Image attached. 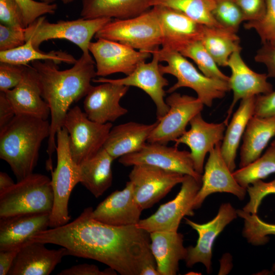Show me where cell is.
<instances>
[{
  "label": "cell",
  "mask_w": 275,
  "mask_h": 275,
  "mask_svg": "<svg viewBox=\"0 0 275 275\" xmlns=\"http://www.w3.org/2000/svg\"><path fill=\"white\" fill-rule=\"evenodd\" d=\"M273 173H275V146L272 145L257 159L233 172L237 182L246 189L254 182Z\"/></svg>",
  "instance_id": "cell-35"
},
{
  "label": "cell",
  "mask_w": 275,
  "mask_h": 275,
  "mask_svg": "<svg viewBox=\"0 0 275 275\" xmlns=\"http://www.w3.org/2000/svg\"><path fill=\"white\" fill-rule=\"evenodd\" d=\"M63 127L68 133L71 156L79 164L103 148L113 124L92 121L79 106H75L68 111Z\"/></svg>",
  "instance_id": "cell-9"
},
{
  "label": "cell",
  "mask_w": 275,
  "mask_h": 275,
  "mask_svg": "<svg viewBox=\"0 0 275 275\" xmlns=\"http://www.w3.org/2000/svg\"><path fill=\"white\" fill-rule=\"evenodd\" d=\"M21 248L0 250V275H7Z\"/></svg>",
  "instance_id": "cell-50"
},
{
  "label": "cell",
  "mask_w": 275,
  "mask_h": 275,
  "mask_svg": "<svg viewBox=\"0 0 275 275\" xmlns=\"http://www.w3.org/2000/svg\"><path fill=\"white\" fill-rule=\"evenodd\" d=\"M0 21L5 25L25 28L22 11L15 0H0Z\"/></svg>",
  "instance_id": "cell-44"
},
{
  "label": "cell",
  "mask_w": 275,
  "mask_h": 275,
  "mask_svg": "<svg viewBox=\"0 0 275 275\" xmlns=\"http://www.w3.org/2000/svg\"><path fill=\"white\" fill-rule=\"evenodd\" d=\"M158 53L160 62L167 63L159 65L162 74L172 75L177 79L167 93H172L181 88H189L195 91L197 98L204 105L211 107L214 100L224 98L231 90L228 81L205 76L180 53L160 48Z\"/></svg>",
  "instance_id": "cell-4"
},
{
  "label": "cell",
  "mask_w": 275,
  "mask_h": 275,
  "mask_svg": "<svg viewBox=\"0 0 275 275\" xmlns=\"http://www.w3.org/2000/svg\"><path fill=\"white\" fill-rule=\"evenodd\" d=\"M95 38L118 42L152 54L162 43L159 22L152 8L134 17L112 19L96 33Z\"/></svg>",
  "instance_id": "cell-7"
},
{
  "label": "cell",
  "mask_w": 275,
  "mask_h": 275,
  "mask_svg": "<svg viewBox=\"0 0 275 275\" xmlns=\"http://www.w3.org/2000/svg\"><path fill=\"white\" fill-rule=\"evenodd\" d=\"M57 163L51 171V184L54 201L50 214V228H56L69 223L68 203L71 192L75 185L80 182L79 164L73 160L70 151L69 135L63 127L57 132Z\"/></svg>",
  "instance_id": "cell-6"
},
{
  "label": "cell",
  "mask_w": 275,
  "mask_h": 275,
  "mask_svg": "<svg viewBox=\"0 0 275 275\" xmlns=\"http://www.w3.org/2000/svg\"><path fill=\"white\" fill-rule=\"evenodd\" d=\"M81 1L80 16L85 19H127L141 15L152 8V0Z\"/></svg>",
  "instance_id": "cell-29"
},
{
  "label": "cell",
  "mask_w": 275,
  "mask_h": 275,
  "mask_svg": "<svg viewBox=\"0 0 275 275\" xmlns=\"http://www.w3.org/2000/svg\"><path fill=\"white\" fill-rule=\"evenodd\" d=\"M237 217V209L230 203H225L219 206L216 215L207 223L199 224L184 218L185 224L198 234L196 245L187 248V255L185 260L186 266L192 267L196 264L201 263L209 273L212 270L213 243L225 228Z\"/></svg>",
  "instance_id": "cell-15"
},
{
  "label": "cell",
  "mask_w": 275,
  "mask_h": 275,
  "mask_svg": "<svg viewBox=\"0 0 275 275\" xmlns=\"http://www.w3.org/2000/svg\"><path fill=\"white\" fill-rule=\"evenodd\" d=\"M201 41L221 67H227L231 54L242 49L236 33L223 27L204 25Z\"/></svg>",
  "instance_id": "cell-32"
},
{
  "label": "cell",
  "mask_w": 275,
  "mask_h": 275,
  "mask_svg": "<svg viewBox=\"0 0 275 275\" xmlns=\"http://www.w3.org/2000/svg\"><path fill=\"white\" fill-rule=\"evenodd\" d=\"M142 211L135 200L133 184L129 181L123 189L115 190L100 203L93 210L92 216L109 225L127 226L136 225Z\"/></svg>",
  "instance_id": "cell-22"
},
{
  "label": "cell",
  "mask_w": 275,
  "mask_h": 275,
  "mask_svg": "<svg viewBox=\"0 0 275 275\" xmlns=\"http://www.w3.org/2000/svg\"><path fill=\"white\" fill-rule=\"evenodd\" d=\"M254 116H275V90L269 93L256 96Z\"/></svg>",
  "instance_id": "cell-48"
},
{
  "label": "cell",
  "mask_w": 275,
  "mask_h": 275,
  "mask_svg": "<svg viewBox=\"0 0 275 275\" xmlns=\"http://www.w3.org/2000/svg\"><path fill=\"white\" fill-rule=\"evenodd\" d=\"M189 124L190 129L175 140V146L182 144L189 148L194 169L202 175L206 155L222 143L227 125L224 121L219 123L207 122L201 113L195 116Z\"/></svg>",
  "instance_id": "cell-19"
},
{
  "label": "cell",
  "mask_w": 275,
  "mask_h": 275,
  "mask_svg": "<svg viewBox=\"0 0 275 275\" xmlns=\"http://www.w3.org/2000/svg\"><path fill=\"white\" fill-rule=\"evenodd\" d=\"M45 243L31 240L23 245L17 253L9 275H48L68 256L62 247L48 249Z\"/></svg>",
  "instance_id": "cell-23"
},
{
  "label": "cell",
  "mask_w": 275,
  "mask_h": 275,
  "mask_svg": "<svg viewBox=\"0 0 275 275\" xmlns=\"http://www.w3.org/2000/svg\"><path fill=\"white\" fill-rule=\"evenodd\" d=\"M240 9L244 22L255 21L264 15L266 0H233Z\"/></svg>",
  "instance_id": "cell-45"
},
{
  "label": "cell",
  "mask_w": 275,
  "mask_h": 275,
  "mask_svg": "<svg viewBox=\"0 0 275 275\" xmlns=\"http://www.w3.org/2000/svg\"><path fill=\"white\" fill-rule=\"evenodd\" d=\"M50 213L15 215L0 218V250L21 248L37 233L48 229Z\"/></svg>",
  "instance_id": "cell-25"
},
{
  "label": "cell",
  "mask_w": 275,
  "mask_h": 275,
  "mask_svg": "<svg viewBox=\"0 0 275 275\" xmlns=\"http://www.w3.org/2000/svg\"><path fill=\"white\" fill-rule=\"evenodd\" d=\"M89 50L94 59L96 76L103 77L116 73L128 75L141 63L152 56L120 42L102 38L91 42Z\"/></svg>",
  "instance_id": "cell-13"
},
{
  "label": "cell",
  "mask_w": 275,
  "mask_h": 275,
  "mask_svg": "<svg viewBox=\"0 0 275 275\" xmlns=\"http://www.w3.org/2000/svg\"><path fill=\"white\" fill-rule=\"evenodd\" d=\"M221 143L209 153L202 177V185L193 203V210L200 208L205 199L216 193L232 194L240 200L246 195V189L235 179L221 152Z\"/></svg>",
  "instance_id": "cell-18"
},
{
  "label": "cell",
  "mask_w": 275,
  "mask_h": 275,
  "mask_svg": "<svg viewBox=\"0 0 275 275\" xmlns=\"http://www.w3.org/2000/svg\"><path fill=\"white\" fill-rule=\"evenodd\" d=\"M15 1L22 11L25 28L45 14H53L58 8L57 5L54 3L47 4L34 0Z\"/></svg>",
  "instance_id": "cell-41"
},
{
  "label": "cell",
  "mask_w": 275,
  "mask_h": 275,
  "mask_svg": "<svg viewBox=\"0 0 275 275\" xmlns=\"http://www.w3.org/2000/svg\"><path fill=\"white\" fill-rule=\"evenodd\" d=\"M271 145L275 146V139L272 142Z\"/></svg>",
  "instance_id": "cell-54"
},
{
  "label": "cell",
  "mask_w": 275,
  "mask_h": 275,
  "mask_svg": "<svg viewBox=\"0 0 275 275\" xmlns=\"http://www.w3.org/2000/svg\"><path fill=\"white\" fill-rule=\"evenodd\" d=\"M213 15L221 26L236 33L244 22L240 9L233 0H215Z\"/></svg>",
  "instance_id": "cell-38"
},
{
  "label": "cell",
  "mask_w": 275,
  "mask_h": 275,
  "mask_svg": "<svg viewBox=\"0 0 275 275\" xmlns=\"http://www.w3.org/2000/svg\"><path fill=\"white\" fill-rule=\"evenodd\" d=\"M202 185V180L185 175L179 192L172 200L161 205L153 214L140 219L136 226L148 233L178 232L184 216H193L192 205Z\"/></svg>",
  "instance_id": "cell-10"
},
{
  "label": "cell",
  "mask_w": 275,
  "mask_h": 275,
  "mask_svg": "<svg viewBox=\"0 0 275 275\" xmlns=\"http://www.w3.org/2000/svg\"><path fill=\"white\" fill-rule=\"evenodd\" d=\"M15 115L5 93L0 91V130L6 126Z\"/></svg>",
  "instance_id": "cell-49"
},
{
  "label": "cell",
  "mask_w": 275,
  "mask_h": 275,
  "mask_svg": "<svg viewBox=\"0 0 275 275\" xmlns=\"http://www.w3.org/2000/svg\"><path fill=\"white\" fill-rule=\"evenodd\" d=\"M58 64L50 60L36 61L32 66L36 70L41 95L50 109V130L46 152L48 158L46 167L52 170V156L56 151L57 131L62 128L70 105L85 97L97 76L95 63L90 54L82 53L68 69L60 70Z\"/></svg>",
  "instance_id": "cell-2"
},
{
  "label": "cell",
  "mask_w": 275,
  "mask_h": 275,
  "mask_svg": "<svg viewBox=\"0 0 275 275\" xmlns=\"http://www.w3.org/2000/svg\"><path fill=\"white\" fill-rule=\"evenodd\" d=\"M244 28L255 31L261 44L275 42V0H266V10L263 17L257 21L245 22Z\"/></svg>",
  "instance_id": "cell-39"
},
{
  "label": "cell",
  "mask_w": 275,
  "mask_h": 275,
  "mask_svg": "<svg viewBox=\"0 0 275 275\" xmlns=\"http://www.w3.org/2000/svg\"><path fill=\"white\" fill-rule=\"evenodd\" d=\"M56 0H40L41 2L47 3V4H52L53 2ZM63 3L65 4H67L73 2L74 0H61Z\"/></svg>",
  "instance_id": "cell-52"
},
{
  "label": "cell",
  "mask_w": 275,
  "mask_h": 275,
  "mask_svg": "<svg viewBox=\"0 0 275 275\" xmlns=\"http://www.w3.org/2000/svg\"><path fill=\"white\" fill-rule=\"evenodd\" d=\"M132 167L129 181L133 184L135 200L142 210L152 207L184 178L185 175L154 166Z\"/></svg>",
  "instance_id": "cell-12"
},
{
  "label": "cell",
  "mask_w": 275,
  "mask_h": 275,
  "mask_svg": "<svg viewBox=\"0 0 275 275\" xmlns=\"http://www.w3.org/2000/svg\"><path fill=\"white\" fill-rule=\"evenodd\" d=\"M275 136V116L253 115L248 122L240 147L239 168L251 163L262 154Z\"/></svg>",
  "instance_id": "cell-28"
},
{
  "label": "cell",
  "mask_w": 275,
  "mask_h": 275,
  "mask_svg": "<svg viewBox=\"0 0 275 275\" xmlns=\"http://www.w3.org/2000/svg\"><path fill=\"white\" fill-rule=\"evenodd\" d=\"M254 60L265 66L268 77L275 78V42L262 43L254 56Z\"/></svg>",
  "instance_id": "cell-46"
},
{
  "label": "cell",
  "mask_w": 275,
  "mask_h": 275,
  "mask_svg": "<svg viewBox=\"0 0 275 275\" xmlns=\"http://www.w3.org/2000/svg\"><path fill=\"white\" fill-rule=\"evenodd\" d=\"M93 210L87 207L73 221L39 232L31 240L61 246L68 256L96 260L122 275H140L143 267L155 261L149 233L136 225L99 222L93 217Z\"/></svg>",
  "instance_id": "cell-1"
},
{
  "label": "cell",
  "mask_w": 275,
  "mask_h": 275,
  "mask_svg": "<svg viewBox=\"0 0 275 275\" xmlns=\"http://www.w3.org/2000/svg\"><path fill=\"white\" fill-rule=\"evenodd\" d=\"M14 184L8 174L3 172H0V193L8 189Z\"/></svg>",
  "instance_id": "cell-51"
},
{
  "label": "cell",
  "mask_w": 275,
  "mask_h": 275,
  "mask_svg": "<svg viewBox=\"0 0 275 275\" xmlns=\"http://www.w3.org/2000/svg\"><path fill=\"white\" fill-rule=\"evenodd\" d=\"M152 8L161 30V48L181 53L191 43L201 41L204 25L167 7L155 6Z\"/></svg>",
  "instance_id": "cell-17"
},
{
  "label": "cell",
  "mask_w": 275,
  "mask_h": 275,
  "mask_svg": "<svg viewBox=\"0 0 275 275\" xmlns=\"http://www.w3.org/2000/svg\"><path fill=\"white\" fill-rule=\"evenodd\" d=\"M157 123V120L150 124L131 121L113 126L103 148L114 159L136 152L147 143Z\"/></svg>",
  "instance_id": "cell-27"
},
{
  "label": "cell",
  "mask_w": 275,
  "mask_h": 275,
  "mask_svg": "<svg viewBox=\"0 0 275 275\" xmlns=\"http://www.w3.org/2000/svg\"><path fill=\"white\" fill-rule=\"evenodd\" d=\"M256 96L240 100V104L228 123L221 144L222 155L232 172L236 168L235 159L240 142L249 121L254 115Z\"/></svg>",
  "instance_id": "cell-30"
},
{
  "label": "cell",
  "mask_w": 275,
  "mask_h": 275,
  "mask_svg": "<svg viewBox=\"0 0 275 275\" xmlns=\"http://www.w3.org/2000/svg\"><path fill=\"white\" fill-rule=\"evenodd\" d=\"M25 66L0 63V91L6 92L17 86L21 80Z\"/></svg>",
  "instance_id": "cell-42"
},
{
  "label": "cell",
  "mask_w": 275,
  "mask_h": 275,
  "mask_svg": "<svg viewBox=\"0 0 275 275\" xmlns=\"http://www.w3.org/2000/svg\"><path fill=\"white\" fill-rule=\"evenodd\" d=\"M117 272L109 267L104 270H100L94 264L87 263L73 265L69 268L62 270L59 275H116Z\"/></svg>",
  "instance_id": "cell-47"
},
{
  "label": "cell",
  "mask_w": 275,
  "mask_h": 275,
  "mask_svg": "<svg viewBox=\"0 0 275 275\" xmlns=\"http://www.w3.org/2000/svg\"><path fill=\"white\" fill-rule=\"evenodd\" d=\"M240 52L241 51H237L233 53L228 63L227 67L231 72L228 82L233 97L224 120L227 125L233 108L239 100L267 94L273 90L272 85L267 80V74L252 70L243 60Z\"/></svg>",
  "instance_id": "cell-21"
},
{
  "label": "cell",
  "mask_w": 275,
  "mask_h": 275,
  "mask_svg": "<svg viewBox=\"0 0 275 275\" xmlns=\"http://www.w3.org/2000/svg\"><path fill=\"white\" fill-rule=\"evenodd\" d=\"M50 60L57 64L65 63L74 64L77 60L71 54L62 50L43 52L36 49L30 40L16 48L0 51V62L26 66L36 61Z\"/></svg>",
  "instance_id": "cell-33"
},
{
  "label": "cell",
  "mask_w": 275,
  "mask_h": 275,
  "mask_svg": "<svg viewBox=\"0 0 275 275\" xmlns=\"http://www.w3.org/2000/svg\"><path fill=\"white\" fill-rule=\"evenodd\" d=\"M150 249L159 275H175L179 262L186 259L187 249L183 244V235L178 232L150 233Z\"/></svg>",
  "instance_id": "cell-26"
},
{
  "label": "cell",
  "mask_w": 275,
  "mask_h": 275,
  "mask_svg": "<svg viewBox=\"0 0 275 275\" xmlns=\"http://www.w3.org/2000/svg\"><path fill=\"white\" fill-rule=\"evenodd\" d=\"M169 107L168 113L150 133L147 142L167 145L175 142L186 131L191 120L201 113L204 104L197 97L174 92L166 98Z\"/></svg>",
  "instance_id": "cell-11"
},
{
  "label": "cell",
  "mask_w": 275,
  "mask_h": 275,
  "mask_svg": "<svg viewBox=\"0 0 275 275\" xmlns=\"http://www.w3.org/2000/svg\"><path fill=\"white\" fill-rule=\"evenodd\" d=\"M119 162L125 167L139 164L154 166L202 180V175L194 169L190 152L180 150L176 146L147 143L139 151L120 157Z\"/></svg>",
  "instance_id": "cell-14"
},
{
  "label": "cell",
  "mask_w": 275,
  "mask_h": 275,
  "mask_svg": "<svg viewBox=\"0 0 275 275\" xmlns=\"http://www.w3.org/2000/svg\"><path fill=\"white\" fill-rule=\"evenodd\" d=\"M272 270L275 272V262L274 263V264H273L272 265Z\"/></svg>",
  "instance_id": "cell-53"
},
{
  "label": "cell",
  "mask_w": 275,
  "mask_h": 275,
  "mask_svg": "<svg viewBox=\"0 0 275 275\" xmlns=\"http://www.w3.org/2000/svg\"><path fill=\"white\" fill-rule=\"evenodd\" d=\"M158 50L152 53L153 58L150 62L141 63L131 73L123 78L110 79L99 77L94 78L93 82H109L142 90L154 103L157 120H159L168 113L169 107L164 99L166 91L164 90V87L169 85V81L160 70Z\"/></svg>",
  "instance_id": "cell-16"
},
{
  "label": "cell",
  "mask_w": 275,
  "mask_h": 275,
  "mask_svg": "<svg viewBox=\"0 0 275 275\" xmlns=\"http://www.w3.org/2000/svg\"><path fill=\"white\" fill-rule=\"evenodd\" d=\"M112 19L78 18L59 20L52 23L44 16L37 18L25 29L26 41L30 40L34 47L40 49L44 42L52 39H65L76 44L85 54H90L89 46L92 38Z\"/></svg>",
  "instance_id": "cell-8"
},
{
  "label": "cell",
  "mask_w": 275,
  "mask_h": 275,
  "mask_svg": "<svg viewBox=\"0 0 275 275\" xmlns=\"http://www.w3.org/2000/svg\"><path fill=\"white\" fill-rule=\"evenodd\" d=\"M180 53L185 58L191 59L205 76L229 81V76L219 69L218 65L201 41L191 43Z\"/></svg>",
  "instance_id": "cell-37"
},
{
  "label": "cell",
  "mask_w": 275,
  "mask_h": 275,
  "mask_svg": "<svg viewBox=\"0 0 275 275\" xmlns=\"http://www.w3.org/2000/svg\"><path fill=\"white\" fill-rule=\"evenodd\" d=\"M25 29L0 24V51L16 48L25 42Z\"/></svg>",
  "instance_id": "cell-43"
},
{
  "label": "cell",
  "mask_w": 275,
  "mask_h": 275,
  "mask_svg": "<svg viewBox=\"0 0 275 275\" xmlns=\"http://www.w3.org/2000/svg\"><path fill=\"white\" fill-rule=\"evenodd\" d=\"M4 92L16 115L45 120L50 115L49 107L41 95L37 73L32 66H25L23 77L17 86Z\"/></svg>",
  "instance_id": "cell-24"
},
{
  "label": "cell",
  "mask_w": 275,
  "mask_h": 275,
  "mask_svg": "<svg viewBox=\"0 0 275 275\" xmlns=\"http://www.w3.org/2000/svg\"><path fill=\"white\" fill-rule=\"evenodd\" d=\"M114 159L102 148L79 164L80 183L95 198L101 196L113 181L112 164Z\"/></svg>",
  "instance_id": "cell-31"
},
{
  "label": "cell",
  "mask_w": 275,
  "mask_h": 275,
  "mask_svg": "<svg viewBox=\"0 0 275 275\" xmlns=\"http://www.w3.org/2000/svg\"><path fill=\"white\" fill-rule=\"evenodd\" d=\"M53 192L51 179L32 173L0 193V218L18 214L50 213Z\"/></svg>",
  "instance_id": "cell-5"
},
{
  "label": "cell",
  "mask_w": 275,
  "mask_h": 275,
  "mask_svg": "<svg viewBox=\"0 0 275 275\" xmlns=\"http://www.w3.org/2000/svg\"><path fill=\"white\" fill-rule=\"evenodd\" d=\"M129 87L109 82L92 86L85 97L84 112L92 121L105 124L115 122L128 110L120 104Z\"/></svg>",
  "instance_id": "cell-20"
},
{
  "label": "cell",
  "mask_w": 275,
  "mask_h": 275,
  "mask_svg": "<svg viewBox=\"0 0 275 275\" xmlns=\"http://www.w3.org/2000/svg\"><path fill=\"white\" fill-rule=\"evenodd\" d=\"M246 191L250 200L242 210L252 214H257L263 198L269 194H275V179L267 182L262 180L255 181L246 188Z\"/></svg>",
  "instance_id": "cell-40"
},
{
  "label": "cell",
  "mask_w": 275,
  "mask_h": 275,
  "mask_svg": "<svg viewBox=\"0 0 275 275\" xmlns=\"http://www.w3.org/2000/svg\"><path fill=\"white\" fill-rule=\"evenodd\" d=\"M215 4V0H152L151 5L180 11L204 25L222 27L213 15Z\"/></svg>",
  "instance_id": "cell-34"
},
{
  "label": "cell",
  "mask_w": 275,
  "mask_h": 275,
  "mask_svg": "<svg viewBox=\"0 0 275 275\" xmlns=\"http://www.w3.org/2000/svg\"><path fill=\"white\" fill-rule=\"evenodd\" d=\"M50 130L47 120L16 115L0 130V158L9 164L17 181L33 173L41 144Z\"/></svg>",
  "instance_id": "cell-3"
},
{
  "label": "cell",
  "mask_w": 275,
  "mask_h": 275,
  "mask_svg": "<svg viewBox=\"0 0 275 275\" xmlns=\"http://www.w3.org/2000/svg\"><path fill=\"white\" fill-rule=\"evenodd\" d=\"M238 216L243 219L242 235L252 245L259 246L265 244L269 235H275V224L264 222L257 214H252L237 209Z\"/></svg>",
  "instance_id": "cell-36"
}]
</instances>
